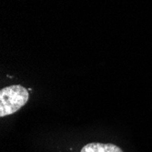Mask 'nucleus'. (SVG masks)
<instances>
[{
	"label": "nucleus",
	"mask_w": 152,
	"mask_h": 152,
	"mask_svg": "<svg viewBox=\"0 0 152 152\" xmlns=\"http://www.w3.org/2000/svg\"><path fill=\"white\" fill-rule=\"evenodd\" d=\"M29 94L20 85L6 87L0 90V117L16 113L28 101Z\"/></svg>",
	"instance_id": "1"
},
{
	"label": "nucleus",
	"mask_w": 152,
	"mask_h": 152,
	"mask_svg": "<svg viewBox=\"0 0 152 152\" xmlns=\"http://www.w3.org/2000/svg\"><path fill=\"white\" fill-rule=\"evenodd\" d=\"M80 152H123L120 148L111 143H89L82 148Z\"/></svg>",
	"instance_id": "2"
}]
</instances>
